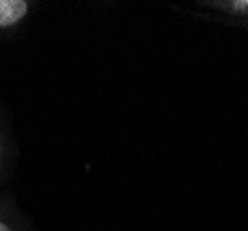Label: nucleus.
I'll return each mask as SVG.
<instances>
[{
	"label": "nucleus",
	"instance_id": "nucleus-2",
	"mask_svg": "<svg viewBox=\"0 0 248 231\" xmlns=\"http://www.w3.org/2000/svg\"><path fill=\"white\" fill-rule=\"evenodd\" d=\"M0 231H11V230L6 226V224H2V222H0Z\"/></svg>",
	"mask_w": 248,
	"mask_h": 231
},
{
	"label": "nucleus",
	"instance_id": "nucleus-1",
	"mask_svg": "<svg viewBox=\"0 0 248 231\" xmlns=\"http://www.w3.org/2000/svg\"><path fill=\"white\" fill-rule=\"evenodd\" d=\"M28 13V2L24 0H0V28L13 26Z\"/></svg>",
	"mask_w": 248,
	"mask_h": 231
},
{
	"label": "nucleus",
	"instance_id": "nucleus-3",
	"mask_svg": "<svg viewBox=\"0 0 248 231\" xmlns=\"http://www.w3.org/2000/svg\"><path fill=\"white\" fill-rule=\"evenodd\" d=\"M247 6H248V2H247Z\"/></svg>",
	"mask_w": 248,
	"mask_h": 231
}]
</instances>
